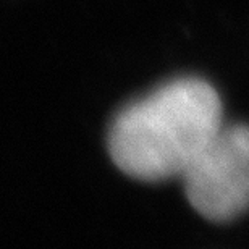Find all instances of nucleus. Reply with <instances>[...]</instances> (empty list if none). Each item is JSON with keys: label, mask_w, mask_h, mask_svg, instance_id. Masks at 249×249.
Wrapping results in <instances>:
<instances>
[{"label": "nucleus", "mask_w": 249, "mask_h": 249, "mask_svg": "<svg viewBox=\"0 0 249 249\" xmlns=\"http://www.w3.org/2000/svg\"><path fill=\"white\" fill-rule=\"evenodd\" d=\"M194 211L211 222H230L249 209V126L213 134L181 177Z\"/></svg>", "instance_id": "nucleus-2"}, {"label": "nucleus", "mask_w": 249, "mask_h": 249, "mask_svg": "<svg viewBox=\"0 0 249 249\" xmlns=\"http://www.w3.org/2000/svg\"><path fill=\"white\" fill-rule=\"evenodd\" d=\"M222 126V102L211 84L173 79L118 113L108 151L115 165L136 180L181 178Z\"/></svg>", "instance_id": "nucleus-1"}]
</instances>
